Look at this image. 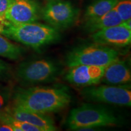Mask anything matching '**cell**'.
Returning a JSON list of instances; mask_svg holds the SVG:
<instances>
[{"label": "cell", "instance_id": "obj_1", "mask_svg": "<svg viewBox=\"0 0 131 131\" xmlns=\"http://www.w3.org/2000/svg\"><path fill=\"white\" fill-rule=\"evenodd\" d=\"M14 104L32 112L47 114L61 111L69 105L72 96L63 85L18 88L12 96Z\"/></svg>", "mask_w": 131, "mask_h": 131}, {"label": "cell", "instance_id": "obj_2", "mask_svg": "<svg viewBox=\"0 0 131 131\" xmlns=\"http://www.w3.org/2000/svg\"><path fill=\"white\" fill-rule=\"evenodd\" d=\"M0 34L35 50L60 40L59 30L48 24L35 22L14 24L4 18L0 21Z\"/></svg>", "mask_w": 131, "mask_h": 131}, {"label": "cell", "instance_id": "obj_3", "mask_svg": "<svg viewBox=\"0 0 131 131\" xmlns=\"http://www.w3.org/2000/svg\"><path fill=\"white\" fill-rule=\"evenodd\" d=\"M119 124V118L109 109L92 104H83L73 109L66 121L67 126L72 130H92Z\"/></svg>", "mask_w": 131, "mask_h": 131}, {"label": "cell", "instance_id": "obj_4", "mask_svg": "<svg viewBox=\"0 0 131 131\" xmlns=\"http://www.w3.org/2000/svg\"><path fill=\"white\" fill-rule=\"evenodd\" d=\"M119 55L116 49L94 42L72 49L66 56L65 63L69 68L79 65L106 67L119 58Z\"/></svg>", "mask_w": 131, "mask_h": 131}, {"label": "cell", "instance_id": "obj_5", "mask_svg": "<svg viewBox=\"0 0 131 131\" xmlns=\"http://www.w3.org/2000/svg\"><path fill=\"white\" fill-rule=\"evenodd\" d=\"M60 72V66L55 61L40 59L20 63L15 75L21 84L29 86L51 83L57 79Z\"/></svg>", "mask_w": 131, "mask_h": 131}, {"label": "cell", "instance_id": "obj_6", "mask_svg": "<svg viewBox=\"0 0 131 131\" xmlns=\"http://www.w3.org/2000/svg\"><path fill=\"white\" fill-rule=\"evenodd\" d=\"M81 95L90 101L127 107L131 106V89L129 84L85 87L81 90Z\"/></svg>", "mask_w": 131, "mask_h": 131}, {"label": "cell", "instance_id": "obj_7", "mask_svg": "<svg viewBox=\"0 0 131 131\" xmlns=\"http://www.w3.org/2000/svg\"><path fill=\"white\" fill-rule=\"evenodd\" d=\"M79 10L66 0H49L41 8V18L48 25L58 29H66L76 21Z\"/></svg>", "mask_w": 131, "mask_h": 131}, {"label": "cell", "instance_id": "obj_8", "mask_svg": "<svg viewBox=\"0 0 131 131\" xmlns=\"http://www.w3.org/2000/svg\"><path fill=\"white\" fill-rule=\"evenodd\" d=\"M41 10L35 0H11L4 18L14 24L35 23L40 19Z\"/></svg>", "mask_w": 131, "mask_h": 131}, {"label": "cell", "instance_id": "obj_9", "mask_svg": "<svg viewBox=\"0 0 131 131\" xmlns=\"http://www.w3.org/2000/svg\"><path fill=\"white\" fill-rule=\"evenodd\" d=\"M104 69L105 67L98 66H75L69 68L65 75V79L75 86H94L101 82Z\"/></svg>", "mask_w": 131, "mask_h": 131}, {"label": "cell", "instance_id": "obj_10", "mask_svg": "<svg viewBox=\"0 0 131 131\" xmlns=\"http://www.w3.org/2000/svg\"><path fill=\"white\" fill-rule=\"evenodd\" d=\"M91 37L94 42L100 45L125 47L131 42V30L119 24L92 33Z\"/></svg>", "mask_w": 131, "mask_h": 131}, {"label": "cell", "instance_id": "obj_11", "mask_svg": "<svg viewBox=\"0 0 131 131\" xmlns=\"http://www.w3.org/2000/svg\"><path fill=\"white\" fill-rule=\"evenodd\" d=\"M9 112L15 119L35 126L40 129L41 131L57 130L53 120L47 114L25 110L15 105L12 107H9Z\"/></svg>", "mask_w": 131, "mask_h": 131}, {"label": "cell", "instance_id": "obj_12", "mask_svg": "<svg viewBox=\"0 0 131 131\" xmlns=\"http://www.w3.org/2000/svg\"><path fill=\"white\" fill-rule=\"evenodd\" d=\"M131 80L130 70L126 62L117 59L106 66L101 82L109 85L127 84Z\"/></svg>", "mask_w": 131, "mask_h": 131}, {"label": "cell", "instance_id": "obj_13", "mask_svg": "<svg viewBox=\"0 0 131 131\" xmlns=\"http://www.w3.org/2000/svg\"><path fill=\"white\" fill-rule=\"evenodd\" d=\"M122 23V19L114 9L107 14L99 17L85 21L84 29L89 33H94L107 27L118 25Z\"/></svg>", "mask_w": 131, "mask_h": 131}, {"label": "cell", "instance_id": "obj_14", "mask_svg": "<svg viewBox=\"0 0 131 131\" xmlns=\"http://www.w3.org/2000/svg\"><path fill=\"white\" fill-rule=\"evenodd\" d=\"M118 0H95L86 7L84 18H95L107 14L114 9Z\"/></svg>", "mask_w": 131, "mask_h": 131}, {"label": "cell", "instance_id": "obj_15", "mask_svg": "<svg viewBox=\"0 0 131 131\" xmlns=\"http://www.w3.org/2000/svg\"><path fill=\"white\" fill-rule=\"evenodd\" d=\"M25 49L9 40L0 34V56L11 60H17L22 57Z\"/></svg>", "mask_w": 131, "mask_h": 131}, {"label": "cell", "instance_id": "obj_16", "mask_svg": "<svg viewBox=\"0 0 131 131\" xmlns=\"http://www.w3.org/2000/svg\"><path fill=\"white\" fill-rule=\"evenodd\" d=\"M114 9L122 22L131 19V0H118Z\"/></svg>", "mask_w": 131, "mask_h": 131}, {"label": "cell", "instance_id": "obj_17", "mask_svg": "<svg viewBox=\"0 0 131 131\" xmlns=\"http://www.w3.org/2000/svg\"><path fill=\"white\" fill-rule=\"evenodd\" d=\"M11 97V91L8 89L0 90V111L4 110L8 106L10 98Z\"/></svg>", "mask_w": 131, "mask_h": 131}, {"label": "cell", "instance_id": "obj_18", "mask_svg": "<svg viewBox=\"0 0 131 131\" xmlns=\"http://www.w3.org/2000/svg\"><path fill=\"white\" fill-rule=\"evenodd\" d=\"M10 70L9 64L0 59V79H8L10 75Z\"/></svg>", "mask_w": 131, "mask_h": 131}, {"label": "cell", "instance_id": "obj_19", "mask_svg": "<svg viewBox=\"0 0 131 131\" xmlns=\"http://www.w3.org/2000/svg\"><path fill=\"white\" fill-rule=\"evenodd\" d=\"M10 1L11 0H0V17H4V15Z\"/></svg>", "mask_w": 131, "mask_h": 131}, {"label": "cell", "instance_id": "obj_20", "mask_svg": "<svg viewBox=\"0 0 131 131\" xmlns=\"http://www.w3.org/2000/svg\"><path fill=\"white\" fill-rule=\"evenodd\" d=\"M0 131H14V129L7 124L0 122Z\"/></svg>", "mask_w": 131, "mask_h": 131}, {"label": "cell", "instance_id": "obj_21", "mask_svg": "<svg viewBox=\"0 0 131 131\" xmlns=\"http://www.w3.org/2000/svg\"><path fill=\"white\" fill-rule=\"evenodd\" d=\"M122 26H123L124 27H126L127 29H129V30H131V19H128V20L123 21V22L121 23Z\"/></svg>", "mask_w": 131, "mask_h": 131}, {"label": "cell", "instance_id": "obj_22", "mask_svg": "<svg viewBox=\"0 0 131 131\" xmlns=\"http://www.w3.org/2000/svg\"><path fill=\"white\" fill-rule=\"evenodd\" d=\"M3 18H4V17H0V21H1V20Z\"/></svg>", "mask_w": 131, "mask_h": 131}, {"label": "cell", "instance_id": "obj_23", "mask_svg": "<svg viewBox=\"0 0 131 131\" xmlns=\"http://www.w3.org/2000/svg\"><path fill=\"white\" fill-rule=\"evenodd\" d=\"M47 1H49V0H47Z\"/></svg>", "mask_w": 131, "mask_h": 131}]
</instances>
